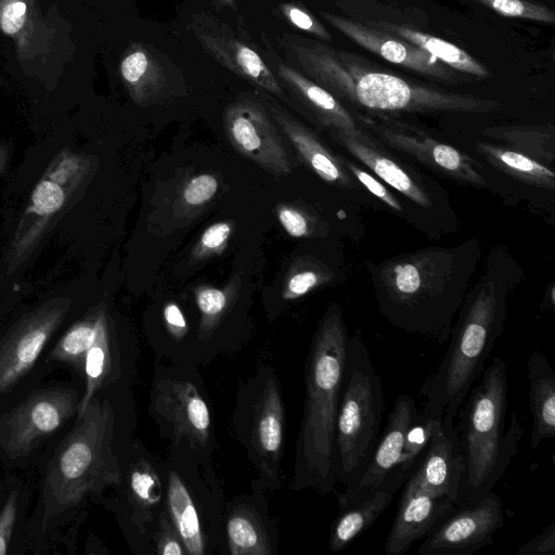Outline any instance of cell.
I'll return each instance as SVG.
<instances>
[{
  "label": "cell",
  "mask_w": 555,
  "mask_h": 555,
  "mask_svg": "<svg viewBox=\"0 0 555 555\" xmlns=\"http://www.w3.org/2000/svg\"><path fill=\"white\" fill-rule=\"evenodd\" d=\"M481 256L480 241L472 237L366 261L379 313L399 330L446 343Z\"/></svg>",
  "instance_id": "cell-1"
},
{
  "label": "cell",
  "mask_w": 555,
  "mask_h": 555,
  "mask_svg": "<svg viewBox=\"0 0 555 555\" xmlns=\"http://www.w3.org/2000/svg\"><path fill=\"white\" fill-rule=\"evenodd\" d=\"M522 276L521 266L504 247L489 251L482 274L469 287L455 317L444 358L420 389L424 416L454 425L504 331L509 296Z\"/></svg>",
  "instance_id": "cell-2"
},
{
  "label": "cell",
  "mask_w": 555,
  "mask_h": 555,
  "mask_svg": "<svg viewBox=\"0 0 555 555\" xmlns=\"http://www.w3.org/2000/svg\"><path fill=\"white\" fill-rule=\"evenodd\" d=\"M285 51L307 77L356 112L388 114H488L501 103L450 91L379 70L363 56L337 51L321 40L284 34ZM346 106V105H345Z\"/></svg>",
  "instance_id": "cell-3"
},
{
  "label": "cell",
  "mask_w": 555,
  "mask_h": 555,
  "mask_svg": "<svg viewBox=\"0 0 555 555\" xmlns=\"http://www.w3.org/2000/svg\"><path fill=\"white\" fill-rule=\"evenodd\" d=\"M349 333L340 307L331 304L313 335L305 366V403L291 489L334 491L335 425Z\"/></svg>",
  "instance_id": "cell-4"
},
{
  "label": "cell",
  "mask_w": 555,
  "mask_h": 555,
  "mask_svg": "<svg viewBox=\"0 0 555 555\" xmlns=\"http://www.w3.org/2000/svg\"><path fill=\"white\" fill-rule=\"evenodd\" d=\"M457 411L455 431L464 457V475L456 506L472 504L493 490L517 452L524 422L513 412L505 430L507 410L506 364L499 358L479 376Z\"/></svg>",
  "instance_id": "cell-5"
},
{
  "label": "cell",
  "mask_w": 555,
  "mask_h": 555,
  "mask_svg": "<svg viewBox=\"0 0 555 555\" xmlns=\"http://www.w3.org/2000/svg\"><path fill=\"white\" fill-rule=\"evenodd\" d=\"M114 437L112 404L94 396L78 413L48 468L46 494L52 507H70L91 493L121 485L122 470L114 450Z\"/></svg>",
  "instance_id": "cell-6"
},
{
  "label": "cell",
  "mask_w": 555,
  "mask_h": 555,
  "mask_svg": "<svg viewBox=\"0 0 555 555\" xmlns=\"http://www.w3.org/2000/svg\"><path fill=\"white\" fill-rule=\"evenodd\" d=\"M384 392L360 333L349 336L335 425L337 480L349 487L367 467L379 438Z\"/></svg>",
  "instance_id": "cell-7"
},
{
  "label": "cell",
  "mask_w": 555,
  "mask_h": 555,
  "mask_svg": "<svg viewBox=\"0 0 555 555\" xmlns=\"http://www.w3.org/2000/svg\"><path fill=\"white\" fill-rule=\"evenodd\" d=\"M233 428L266 489H280L285 411L275 372L262 365L238 391Z\"/></svg>",
  "instance_id": "cell-8"
},
{
  "label": "cell",
  "mask_w": 555,
  "mask_h": 555,
  "mask_svg": "<svg viewBox=\"0 0 555 555\" xmlns=\"http://www.w3.org/2000/svg\"><path fill=\"white\" fill-rule=\"evenodd\" d=\"M332 141L404 198L424 219L430 234L450 231L456 224L449 194L433 178L385 146L359 125L347 131L328 132Z\"/></svg>",
  "instance_id": "cell-9"
},
{
  "label": "cell",
  "mask_w": 555,
  "mask_h": 555,
  "mask_svg": "<svg viewBox=\"0 0 555 555\" xmlns=\"http://www.w3.org/2000/svg\"><path fill=\"white\" fill-rule=\"evenodd\" d=\"M92 160L79 153L63 151L48 166L31 192L5 256L8 272L22 264L41 237L85 185Z\"/></svg>",
  "instance_id": "cell-10"
},
{
  "label": "cell",
  "mask_w": 555,
  "mask_h": 555,
  "mask_svg": "<svg viewBox=\"0 0 555 555\" xmlns=\"http://www.w3.org/2000/svg\"><path fill=\"white\" fill-rule=\"evenodd\" d=\"M361 127L393 152L459 183L488 186L483 168L469 155L395 115L353 113Z\"/></svg>",
  "instance_id": "cell-11"
},
{
  "label": "cell",
  "mask_w": 555,
  "mask_h": 555,
  "mask_svg": "<svg viewBox=\"0 0 555 555\" xmlns=\"http://www.w3.org/2000/svg\"><path fill=\"white\" fill-rule=\"evenodd\" d=\"M150 410L160 434L175 447L183 443L192 453L210 454L215 443L211 412L193 380L175 372H156Z\"/></svg>",
  "instance_id": "cell-12"
},
{
  "label": "cell",
  "mask_w": 555,
  "mask_h": 555,
  "mask_svg": "<svg viewBox=\"0 0 555 555\" xmlns=\"http://www.w3.org/2000/svg\"><path fill=\"white\" fill-rule=\"evenodd\" d=\"M502 499L490 491L476 502L456 508L425 539L421 555H470L493 543L504 525Z\"/></svg>",
  "instance_id": "cell-13"
},
{
  "label": "cell",
  "mask_w": 555,
  "mask_h": 555,
  "mask_svg": "<svg viewBox=\"0 0 555 555\" xmlns=\"http://www.w3.org/2000/svg\"><path fill=\"white\" fill-rule=\"evenodd\" d=\"M223 124L229 142L240 154L275 177L292 172L293 163L275 122L259 102L243 99L230 104Z\"/></svg>",
  "instance_id": "cell-14"
},
{
  "label": "cell",
  "mask_w": 555,
  "mask_h": 555,
  "mask_svg": "<svg viewBox=\"0 0 555 555\" xmlns=\"http://www.w3.org/2000/svg\"><path fill=\"white\" fill-rule=\"evenodd\" d=\"M76 393L48 388L31 393L3 423L1 444L12 457L28 454L43 438L55 433L78 411Z\"/></svg>",
  "instance_id": "cell-15"
},
{
  "label": "cell",
  "mask_w": 555,
  "mask_h": 555,
  "mask_svg": "<svg viewBox=\"0 0 555 555\" xmlns=\"http://www.w3.org/2000/svg\"><path fill=\"white\" fill-rule=\"evenodd\" d=\"M69 305L67 298L51 299L23 315L0 339V396L34 366Z\"/></svg>",
  "instance_id": "cell-16"
},
{
  "label": "cell",
  "mask_w": 555,
  "mask_h": 555,
  "mask_svg": "<svg viewBox=\"0 0 555 555\" xmlns=\"http://www.w3.org/2000/svg\"><path fill=\"white\" fill-rule=\"evenodd\" d=\"M188 29L221 65L289 103L282 86L260 54L228 24L208 13L193 14Z\"/></svg>",
  "instance_id": "cell-17"
},
{
  "label": "cell",
  "mask_w": 555,
  "mask_h": 555,
  "mask_svg": "<svg viewBox=\"0 0 555 555\" xmlns=\"http://www.w3.org/2000/svg\"><path fill=\"white\" fill-rule=\"evenodd\" d=\"M321 16L358 46L379 57L444 83H461L465 75L446 66L412 43L351 17L321 11Z\"/></svg>",
  "instance_id": "cell-18"
},
{
  "label": "cell",
  "mask_w": 555,
  "mask_h": 555,
  "mask_svg": "<svg viewBox=\"0 0 555 555\" xmlns=\"http://www.w3.org/2000/svg\"><path fill=\"white\" fill-rule=\"evenodd\" d=\"M417 413L412 397L401 393L396 399L367 467L357 482L346 487L338 495L340 511L372 495L388 475L398 467L406 433Z\"/></svg>",
  "instance_id": "cell-19"
},
{
  "label": "cell",
  "mask_w": 555,
  "mask_h": 555,
  "mask_svg": "<svg viewBox=\"0 0 555 555\" xmlns=\"http://www.w3.org/2000/svg\"><path fill=\"white\" fill-rule=\"evenodd\" d=\"M449 499L427 491L412 475L406 479L392 526L385 542L386 555H403L413 543L426 538L454 509Z\"/></svg>",
  "instance_id": "cell-20"
},
{
  "label": "cell",
  "mask_w": 555,
  "mask_h": 555,
  "mask_svg": "<svg viewBox=\"0 0 555 555\" xmlns=\"http://www.w3.org/2000/svg\"><path fill=\"white\" fill-rule=\"evenodd\" d=\"M268 112L302 162L322 181L346 192L358 193L362 190L348 171L344 156L334 153L311 129L275 102L269 101Z\"/></svg>",
  "instance_id": "cell-21"
},
{
  "label": "cell",
  "mask_w": 555,
  "mask_h": 555,
  "mask_svg": "<svg viewBox=\"0 0 555 555\" xmlns=\"http://www.w3.org/2000/svg\"><path fill=\"white\" fill-rule=\"evenodd\" d=\"M413 475L430 493L457 504L464 475V457L455 427L438 421Z\"/></svg>",
  "instance_id": "cell-22"
},
{
  "label": "cell",
  "mask_w": 555,
  "mask_h": 555,
  "mask_svg": "<svg viewBox=\"0 0 555 555\" xmlns=\"http://www.w3.org/2000/svg\"><path fill=\"white\" fill-rule=\"evenodd\" d=\"M276 73L321 128L331 132L359 127L354 114L337 98L293 66L276 62Z\"/></svg>",
  "instance_id": "cell-23"
},
{
  "label": "cell",
  "mask_w": 555,
  "mask_h": 555,
  "mask_svg": "<svg viewBox=\"0 0 555 555\" xmlns=\"http://www.w3.org/2000/svg\"><path fill=\"white\" fill-rule=\"evenodd\" d=\"M408 478L405 473L396 467L372 495L340 511L331 528L330 550L343 551L358 535L367 530L388 507L396 492Z\"/></svg>",
  "instance_id": "cell-24"
},
{
  "label": "cell",
  "mask_w": 555,
  "mask_h": 555,
  "mask_svg": "<svg viewBox=\"0 0 555 555\" xmlns=\"http://www.w3.org/2000/svg\"><path fill=\"white\" fill-rule=\"evenodd\" d=\"M126 499L129 517L139 535L145 537L151 529L153 532L165 506V489L151 460L139 456L130 465L126 477Z\"/></svg>",
  "instance_id": "cell-25"
},
{
  "label": "cell",
  "mask_w": 555,
  "mask_h": 555,
  "mask_svg": "<svg viewBox=\"0 0 555 555\" xmlns=\"http://www.w3.org/2000/svg\"><path fill=\"white\" fill-rule=\"evenodd\" d=\"M362 23L406 40L446 66L465 76L477 79H487L491 76L489 68L464 49L442 38L422 31L414 26L387 21H364Z\"/></svg>",
  "instance_id": "cell-26"
},
{
  "label": "cell",
  "mask_w": 555,
  "mask_h": 555,
  "mask_svg": "<svg viewBox=\"0 0 555 555\" xmlns=\"http://www.w3.org/2000/svg\"><path fill=\"white\" fill-rule=\"evenodd\" d=\"M527 367L532 414L530 444L537 449L543 440L555 437V373L539 350L530 353Z\"/></svg>",
  "instance_id": "cell-27"
},
{
  "label": "cell",
  "mask_w": 555,
  "mask_h": 555,
  "mask_svg": "<svg viewBox=\"0 0 555 555\" xmlns=\"http://www.w3.org/2000/svg\"><path fill=\"white\" fill-rule=\"evenodd\" d=\"M165 507L186 554H207V535L197 504L185 481L175 469H170L167 475Z\"/></svg>",
  "instance_id": "cell-28"
},
{
  "label": "cell",
  "mask_w": 555,
  "mask_h": 555,
  "mask_svg": "<svg viewBox=\"0 0 555 555\" xmlns=\"http://www.w3.org/2000/svg\"><path fill=\"white\" fill-rule=\"evenodd\" d=\"M116 347L107 311L104 307H100L96 309L94 338L85 359L86 388L78 404L77 413L87 408L95 393L112 377L118 359Z\"/></svg>",
  "instance_id": "cell-29"
},
{
  "label": "cell",
  "mask_w": 555,
  "mask_h": 555,
  "mask_svg": "<svg viewBox=\"0 0 555 555\" xmlns=\"http://www.w3.org/2000/svg\"><path fill=\"white\" fill-rule=\"evenodd\" d=\"M121 79L132 101L147 105L167 87L165 70L143 44L129 47L119 65Z\"/></svg>",
  "instance_id": "cell-30"
},
{
  "label": "cell",
  "mask_w": 555,
  "mask_h": 555,
  "mask_svg": "<svg viewBox=\"0 0 555 555\" xmlns=\"http://www.w3.org/2000/svg\"><path fill=\"white\" fill-rule=\"evenodd\" d=\"M225 535L231 555H272L271 530L258 511L247 503L234 504L225 521Z\"/></svg>",
  "instance_id": "cell-31"
},
{
  "label": "cell",
  "mask_w": 555,
  "mask_h": 555,
  "mask_svg": "<svg viewBox=\"0 0 555 555\" xmlns=\"http://www.w3.org/2000/svg\"><path fill=\"white\" fill-rule=\"evenodd\" d=\"M476 150L493 168L527 185L555 191L553 168L519 152L489 142L479 141Z\"/></svg>",
  "instance_id": "cell-32"
},
{
  "label": "cell",
  "mask_w": 555,
  "mask_h": 555,
  "mask_svg": "<svg viewBox=\"0 0 555 555\" xmlns=\"http://www.w3.org/2000/svg\"><path fill=\"white\" fill-rule=\"evenodd\" d=\"M481 133L551 168L555 162V129L552 125L490 126Z\"/></svg>",
  "instance_id": "cell-33"
},
{
  "label": "cell",
  "mask_w": 555,
  "mask_h": 555,
  "mask_svg": "<svg viewBox=\"0 0 555 555\" xmlns=\"http://www.w3.org/2000/svg\"><path fill=\"white\" fill-rule=\"evenodd\" d=\"M240 280L234 278L224 287L201 285L194 291L199 312L197 341L206 344L230 312L236 297Z\"/></svg>",
  "instance_id": "cell-34"
},
{
  "label": "cell",
  "mask_w": 555,
  "mask_h": 555,
  "mask_svg": "<svg viewBox=\"0 0 555 555\" xmlns=\"http://www.w3.org/2000/svg\"><path fill=\"white\" fill-rule=\"evenodd\" d=\"M344 163L348 171L359 182L362 189H365L369 193H371L374 198L379 201L380 204H383L391 212L396 214L398 217L404 219L405 221L412 223L425 232L424 224L418 218V212L406 201L400 199L397 195V192L386 185L380 179H378L357 160L344 157ZM428 232L430 234L429 229Z\"/></svg>",
  "instance_id": "cell-35"
},
{
  "label": "cell",
  "mask_w": 555,
  "mask_h": 555,
  "mask_svg": "<svg viewBox=\"0 0 555 555\" xmlns=\"http://www.w3.org/2000/svg\"><path fill=\"white\" fill-rule=\"evenodd\" d=\"M96 323V310L76 322L56 343L50 353L52 360L73 365L83 372L85 359L90 348Z\"/></svg>",
  "instance_id": "cell-36"
},
{
  "label": "cell",
  "mask_w": 555,
  "mask_h": 555,
  "mask_svg": "<svg viewBox=\"0 0 555 555\" xmlns=\"http://www.w3.org/2000/svg\"><path fill=\"white\" fill-rule=\"evenodd\" d=\"M336 278V272L320 260L310 257L300 259L286 278L282 298L286 301L301 298L312 291L332 283Z\"/></svg>",
  "instance_id": "cell-37"
},
{
  "label": "cell",
  "mask_w": 555,
  "mask_h": 555,
  "mask_svg": "<svg viewBox=\"0 0 555 555\" xmlns=\"http://www.w3.org/2000/svg\"><path fill=\"white\" fill-rule=\"evenodd\" d=\"M440 420L426 417L418 412L412 422L404 440L398 467L409 477L415 470L425 453L437 422Z\"/></svg>",
  "instance_id": "cell-38"
},
{
  "label": "cell",
  "mask_w": 555,
  "mask_h": 555,
  "mask_svg": "<svg viewBox=\"0 0 555 555\" xmlns=\"http://www.w3.org/2000/svg\"><path fill=\"white\" fill-rule=\"evenodd\" d=\"M504 17L522 18L544 24L555 23L548 7L532 0H475Z\"/></svg>",
  "instance_id": "cell-39"
},
{
  "label": "cell",
  "mask_w": 555,
  "mask_h": 555,
  "mask_svg": "<svg viewBox=\"0 0 555 555\" xmlns=\"http://www.w3.org/2000/svg\"><path fill=\"white\" fill-rule=\"evenodd\" d=\"M276 216L280 224L292 237H309L317 233L326 234L327 230L319 227L317 219L308 211L293 205H279Z\"/></svg>",
  "instance_id": "cell-40"
},
{
  "label": "cell",
  "mask_w": 555,
  "mask_h": 555,
  "mask_svg": "<svg viewBox=\"0 0 555 555\" xmlns=\"http://www.w3.org/2000/svg\"><path fill=\"white\" fill-rule=\"evenodd\" d=\"M232 232L233 223L230 221H218L210 224L201 234L191 253V258L201 261L222 254Z\"/></svg>",
  "instance_id": "cell-41"
},
{
  "label": "cell",
  "mask_w": 555,
  "mask_h": 555,
  "mask_svg": "<svg viewBox=\"0 0 555 555\" xmlns=\"http://www.w3.org/2000/svg\"><path fill=\"white\" fill-rule=\"evenodd\" d=\"M279 11L283 18L294 27L314 36L322 41H332V35L327 28L302 5L293 2H285L279 5Z\"/></svg>",
  "instance_id": "cell-42"
},
{
  "label": "cell",
  "mask_w": 555,
  "mask_h": 555,
  "mask_svg": "<svg viewBox=\"0 0 555 555\" xmlns=\"http://www.w3.org/2000/svg\"><path fill=\"white\" fill-rule=\"evenodd\" d=\"M152 537L155 542V554L188 555L182 540L165 506L158 515Z\"/></svg>",
  "instance_id": "cell-43"
},
{
  "label": "cell",
  "mask_w": 555,
  "mask_h": 555,
  "mask_svg": "<svg viewBox=\"0 0 555 555\" xmlns=\"http://www.w3.org/2000/svg\"><path fill=\"white\" fill-rule=\"evenodd\" d=\"M219 189V181L211 173H199L184 184L181 199L188 207H199L210 202Z\"/></svg>",
  "instance_id": "cell-44"
},
{
  "label": "cell",
  "mask_w": 555,
  "mask_h": 555,
  "mask_svg": "<svg viewBox=\"0 0 555 555\" xmlns=\"http://www.w3.org/2000/svg\"><path fill=\"white\" fill-rule=\"evenodd\" d=\"M555 521L545 527L539 534L528 540L517 551V555H554Z\"/></svg>",
  "instance_id": "cell-45"
},
{
  "label": "cell",
  "mask_w": 555,
  "mask_h": 555,
  "mask_svg": "<svg viewBox=\"0 0 555 555\" xmlns=\"http://www.w3.org/2000/svg\"><path fill=\"white\" fill-rule=\"evenodd\" d=\"M165 328L176 341L184 340L189 334L188 321L181 308L175 302H168L163 309Z\"/></svg>",
  "instance_id": "cell-46"
},
{
  "label": "cell",
  "mask_w": 555,
  "mask_h": 555,
  "mask_svg": "<svg viewBox=\"0 0 555 555\" xmlns=\"http://www.w3.org/2000/svg\"><path fill=\"white\" fill-rule=\"evenodd\" d=\"M17 496L12 493L0 512V555L8 552L16 519Z\"/></svg>",
  "instance_id": "cell-47"
},
{
  "label": "cell",
  "mask_w": 555,
  "mask_h": 555,
  "mask_svg": "<svg viewBox=\"0 0 555 555\" xmlns=\"http://www.w3.org/2000/svg\"><path fill=\"white\" fill-rule=\"evenodd\" d=\"M27 5L23 1L9 3L1 14V28L8 35L17 34L24 26Z\"/></svg>",
  "instance_id": "cell-48"
},
{
  "label": "cell",
  "mask_w": 555,
  "mask_h": 555,
  "mask_svg": "<svg viewBox=\"0 0 555 555\" xmlns=\"http://www.w3.org/2000/svg\"><path fill=\"white\" fill-rule=\"evenodd\" d=\"M8 158V149L5 145L0 144V172L4 168Z\"/></svg>",
  "instance_id": "cell-49"
},
{
  "label": "cell",
  "mask_w": 555,
  "mask_h": 555,
  "mask_svg": "<svg viewBox=\"0 0 555 555\" xmlns=\"http://www.w3.org/2000/svg\"><path fill=\"white\" fill-rule=\"evenodd\" d=\"M221 3H223L224 5L235 10L236 8V4H235V1L234 0H219Z\"/></svg>",
  "instance_id": "cell-50"
}]
</instances>
